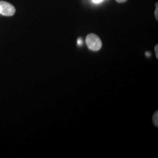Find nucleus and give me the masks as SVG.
Instances as JSON below:
<instances>
[{
    "label": "nucleus",
    "mask_w": 158,
    "mask_h": 158,
    "mask_svg": "<svg viewBox=\"0 0 158 158\" xmlns=\"http://www.w3.org/2000/svg\"><path fill=\"white\" fill-rule=\"evenodd\" d=\"M1 7H0V14H1Z\"/></svg>",
    "instance_id": "obj_10"
},
{
    "label": "nucleus",
    "mask_w": 158,
    "mask_h": 158,
    "mask_svg": "<svg viewBox=\"0 0 158 158\" xmlns=\"http://www.w3.org/2000/svg\"><path fill=\"white\" fill-rule=\"evenodd\" d=\"M146 55L148 57H149L151 56V53L149 52H146Z\"/></svg>",
    "instance_id": "obj_9"
},
{
    "label": "nucleus",
    "mask_w": 158,
    "mask_h": 158,
    "mask_svg": "<svg viewBox=\"0 0 158 158\" xmlns=\"http://www.w3.org/2000/svg\"><path fill=\"white\" fill-rule=\"evenodd\" d=\"M85 42L91 51H98L102 48V40L96 34H89L85 38Z\"/></svg>",
    "instance_id": "obj_1"
},
{
    "label": "nucleus",
    "mask_w": 158,
    "mask_h": 158,
    "mask_svg": "<svg viewBox=\"0 0 158 158\" xmlns=\"http://www.w3.org/2000/svg\"><path fill=\"white\" fill-rule=\"evenodd\" d=\"M82 44H83L82 40H81V38H79L78 40H77V44H78V45H82Z\"/></svg>",
    "instance_id": "obj_6"
},
{
    "label": "nucleus",
    "mask_w": 158,
    "mask_h": 158,
    "mask_svg": "<svg viewBox=\"0 0 158 158\" xmlns=\"http://www.w3.org/2000/svg\"><path fill=\"white\" fill-rule=\"evenodd\" d=\"M0 7L1 9V14L4 16H12L15 12V8L14 6L6 1H0Z\"/></svg>",
    "instance_id": "obj_2"
},
{
    "label": "nucleus",
    "mask_w": 158,
    "mask_h": 158,
    "mask_svg": "<svg viewBox=\"0 0 158 158\" xmlns=\"http://www.w3.org/2000/svg\"><path fill=\"white\" fill-rule=\"evenodd\" d=\"M117 2H119V3H121V2H126L127 0H115Z\"/></svg>",
    "instance_id": "obj_8"
},
{
    "label": "nucleus",
    "mask_w": 158,
    "mask_h": 158,
    "mask_svg": "<svg viewBox=\"0 0 158 158\" xmlns=\"http://www.w3.org/2000/svg\"><path fill=\"white\" fill-rule=\"evenodd\" d=\"M156 6V10H155V17L156 18V20H158V2L155 4Z\"/></svg>",
    "instance_id": "obj_4"
},
{
    "label": "nucleus",
    "mask_w": 158,
    "mask_h": 158,
    "mask_svg": "<svg viewBox=\"0 0 158 158\" xmlns=\"http://www.w3.org/2000/svg\"><path fill=\"white\" fill-rule=\"evenodd\" d=\"M102 1H103V0H93V1L94 3H96V4L100 3V2H102Z\"/></svg>",
    "instance_id": "obj_7"
},
{
    "label": "nucleus",
    "mask_w": 158,
    "mask_h": 158,
    "mask_svg": "<svg viewBox=\"0 0 158 158\" xmlns=\"http://www.w3.org/2000/svg\"><path fill=\"white\" fill-rule=\"evenodd\" d=\"M155 54H156V56L158 58V45H156L155 47Z\"/></svg>",
    "instance_id": "obj_5"
},
{
    "label": "nucleus",
    "mask_w": 158,
    "mask_h": 158,
    "mask_svg": "<svg viewBox=\"0 0 158 158\" xmlns=\"http://www.w3.org/2000/svg\"><path fill=\"white\" fill-rule=\"evenodd\" d=\"M153 123L154 125L156 127H158V111H156L153 114Z\"/></svg>",
    "instance_id": "obj_3"
}]
</instances>
